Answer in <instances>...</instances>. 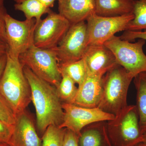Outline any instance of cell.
<instances>
[{
	"label": "cell",
	"instance_id": "cell-1",
	"mask_svg": "<svg viewBox=\"0 0 146 146\" xmlns=\"http://www.w3.org/2000/svg\"><path fill=\"white\" fill-rule=\"evenodd\" d=\"M24 73L31 93V101L36 111V125L44 133L50 125L59 127L63 122L64 112L56 87L36 75L24 66Z\"/></svg>",
	"mask_w": 146,
	"mask_h": 146
},
{
	"label": "cell",
	"instance_id": "cell-2",
	"mask_svg": "<svg viewBox=\"0 0 146 146\" xmlns=\"http://www.w3.org/2000/svg\"><path fill=\"white\" fill-rule=\"evenodd\" d=\"M7 59L0 79V95L15 115L25 111L31 102L30 86L19 58L7 52Z\"/></svg>",
	"mask_w": 146,
	"mask_h": 146
},
{
	"label": "cell",
	"instance_id": "cell-3",
	"mask_svg": "<svg viewBox=\"0 0 146 146\" xmlns=\"http://www.w3.org/2000/svg\"><path fill=\"white\" fill-rule=\"evenodd\" d=\"M133 77L117 64L102 78L101 98L98 108L116 116L127 106L128 91Z\"/></svg>",
	"mask_w": 146,
	"mask_h": 146
},
{
	"label": "cell",
	"instance_id": "cell-4",
	"mask_svg": "<svg viewBox=\"0 0 146 146\" xmlns=\"http://www.w3.org/2000/svg\"><path fill=\"white\" fill-rule=\"evenodd\" d=\"M112 146H136L143 141L136 105H127L113 119L107 122Z\"/></svg>",
	"mask_w": 146,
	"mask_h": 146
},
{
	"label": "cell",
	"instance_id": "cell-5",
	"mask_svg": "<svg viewBox=\"0 0 146 146\" xmlns=\"http://www.w3.org/2000/svg\"><path fill=\"white\" fill-rule=\"evenodd\" d=\"M19 59L40 78L57 88L62 76L56 53L54 49L40 48L33 45L20 55Z\"/></svg>",
	"mask_w": 146,
	"mask_h": 146
},
{
	"label": "cell",
	"instance_id": "cell-6",
	"mask_svg": "<svg viewBox=\"0 0 146 146\" xmlns=\"http://www.w3.org/2000/svg\"><path fill=\"white\" fill-rule=\"evenodd\" d=\"M146 41L138 39L131 43L114 35L104 43L115 56L118 64L133 78L138 74L146 72V55L143 51Z\"/></svg>",
	"mask_w": 146,
	"mask_h": 146
},
{
	"label": "cell",
	"instance_id": "cell-7",
	"mask_svg": "<svg viewBox=\"0 0 146 146\" xmlns=\"http://www.w3.org/2000/svg\"><path fill=\"white\" fill-rule=\"evenodd\" d=\"M7 53L13 57L19 56L34 45L36 20H16L6 13L4 16Z\"/></svg>",
	"mask_w": 146,
	"mask_h": 146
},
{
	"label": "cell",
	"instance_id": "cell-8",
	"mask_svg": "<svg viewBox=\"0 0 146 146\" xmlns=\"http://www.w3.org/2000/svg\"><path fill=\"white\" fill-rule=\"evenodd\" d=\"M133 18V13L116 17L91 14L86 21L88 46L104 44L117 33L125 31L128 24Z\"/></svg>",
	"mask_w": 146,
	"mask_h": 146
},
{
	"label": "cell",
	"instance_id": "cell-9",
	"mask_svg": "<svg viewBox=\"0 0 146 146\" xmlns=\"http://www.w3.org/2000/svg\"><path fill=\"white\" fill-rule=\"evenodd\" d=\"M71 25L65 17L51 11L46 18L36 24L34 33L35 46L45 49L55 48Z\"/></svg>",
	"mask_w": 146,
	"mask_h": 146
},
{
	"label": "cell",
	"instance_id": "cell-10",
	"mask_svg": "<svg viewBox=\"0 0 146 146\" xmlns=\"http://www.w3.org/2000/svg\"><path fill=\"white\" fill-rule=\"evenodd\" d=\"M87 46L86 21L71 25L59 44L54 49L59 65L82 58Z\"/></svg>",
	"mask_w": 146,
	"mask_h": 146
},
{
	"label": "cell",
	"instance_id": "cell-11",
	"mask_svg": "<svg viewBox=\"0 0 146 146\" xmlns=\"http://www.w3.org/2000/svg\"><path fill=\"white\" fill-rule=\"evenodd\" d=\"M64 116L63 122L58 127L67 128L79 136L82 129L93 123L109 121L115 116L102 111L99 108H87L74 104L62 103Z\"/></svg>",
	"mask_w": 146,
	"mask_h": 146
},
{
	"label": "cell",
	"instance_id": "cell-12",
	"mask_svg": "<svg viewBox=\"0 0 146 146\" xmlns=\"http://www.w3.org/2000/svg\"><path fill=\"white\" fill-rule=\"evenodd\" d=\"M82 58L87 73L95 75L103 76L118 64L113 53L104 44L88 45Z\"/></svg>",
	"mask_w": 146,
	"mask_h": 146
},
{
	"label": "cell",
	"instance_id": "cell-13",
	"mask_svg": "<svg viewBox=\"0 0 146 146\" xmlns=\"http://www.w3.org/2000/svg\"><path fill=\"white\" fill-rule=\"evenodd\" d=\"M10 146H42L33 120L26 110L16 115Z\"/></svg>",
	"mask_w": 146,
	"mask_h": 146
},
{
	"label": "cell",
	"instance_id": "cell-14",
	"mask_svg": "<svg viewBox=\"0 0 146 146\" xmlns=\"http://www.w3.org/2000/svg\"><path fill=\"white\" fill-rule=\"evenodd\" d=\"M103 76L87 72L84 81L78 86L74 104L87 108H98L101 98Z\"/></svg>",
	"mask_w": 146,
	"mask_h": 146
},
{
	"label": "cell",
	"instance_id": "cell-15",
	"mask_svg": "<svg viewBox=\"0 0 146 146\" xmlns=\"http://www.w3.org/2000/svg\"><path fill=\"white\" fill-rule=\"evenodd\" d=\"M58 10L71 25L86 21L95 13V0H60Z\"/></svg>",
	"mask_w": 146,
	"mask_h": 146
},
{
	"label": "cell",
	"instance_id": "cell-16",
	"mask_svg": "<svg viewBox=\"0 0 146 146\" xmlns=\"http://www.w3.org/2000/svg\"><path fill=\"white\" fill-rule=\"evenodd\" d=\"M107 121L93 123L84 128L79 137V146H112L108 133Z\"/></svg>",
	"mask_w": 146,
	"mask_h": 146
},
{
	"label": "cell",
	"instance_id": "cell-17",
	"mask_svg": "<svg viewBox=\"0 0 146 146\" xmlns=\"http://www.w3.org/2000/svg\"><path fill=\"white\" fill-rule=\"evenodd\" d=\"M95 13L104 17H116L133 13L132 0H95Z\"/></svg>",
	"mask_w": 146,
	"mask_h": 146
},
{
	"label": "cell",
	"instance_id": "cell-18",
	"mask_svg": "<svg viewBox=\"0 0 146 146\" xmlns=\"http://www.w3.org/2000/svg\"><path fill=\"white\" fill-rule=\"evenodd\" d=\"M134 79L136 90V104L142 134L146 133V72L138 74Z\"/></svg>",
	"mask_w": 146,
	"mask_h": 146
},
{
	"label": "cell",
	"instance_id": "cell-19",
	"mask_svg": "<svg viewBox=\"0 0 146 146\" xmlns=\"http://www.w3.org/2000/svg\"><path fill=\"white\" fill-rule=\"evenodd\" d=\"M14 6L16 10L24 13L26 19H35L36 24L42 20L43 15L48 14L51 11L50 9L43 5L39 0H25L20 3L15 4Z\"/></svg>",
	"mask_w": 146,
	"mask_h": 146
},
{
	"label": "cell",
	"instance_id": "cell-20",
	"mask_svg": "<svg viewBox=\"0 0 146 146\" xmlns=\"http://www.w3.org/2000/svg\"><path fill=\"white\" fill-rule=\"evenodd\" d=\"M59 66L61 74L68 76L78 86L83 82L87 75L86 66L83 58Z\"/></svg>",
	"mask_w": 146,
	"mask_h": 146
},
{
	"label": "cell",
	"instance_id": "cell-21",
	"mask_svg": "<svg viewBox=\"0 0 146 146\" xmlns=\"http://www.w3.org/2000/svg\"><path fill=\"white\" fill-rule=\"evenodd\" d=\"M133 13L134 18L128 24L126 31H141L146 30V0L134 1Z\"/></svg>",
	"mask_w": 146,
	"mask_h": 146
},
{
	"label": "cell",
	"instance_id": "cell-22",
	"mask_svg": "<svg viewBox=\"0 0 146 146\" xmlns=\"http://www.w3.org/2000/svg\"><path fill=\"white\" fill-rule=\"evenodd\" d=\"M62 79L56 88L58 95L62 103L74 104L78 88L72 80L65 75H61Z\"/></svg>",
	"mask_w": 146,
	"mask_h": 146
},
{
	"label": "cell",
	"instance_id": "cell-23",
	"mask_svg": "<svg viewBox=\"0 0 146 146\" xmlns=\"http://www.w3.org/2000/svg\"><path fill=\"white\" fill-rule=\"evenodd\" d=\"M66 128L50 125L43 134L42 146H62Z\"/></svg>",
	"mask_w": 146,
	"mask_h": 146
},
{
	"label": "cell",
	"instance_id": "cell-24",
	"mask_svg": "<svg viewBox=\"0 0 146 146\" xmlns=\"http://www.w3.org/2000/svg\"><path fill=\"white\" fill-rule=\"evenodd\" d=\"M0 120L13 125L16 120V115L8 104L0 95Z\"/></svg>",
	"mask_w": 146,
	"mask_h": 146
},
{
	"label": "cell",
	"instance_id": "cell-25",
	"mask_svg": "<svg viewBox=\"0 0 146 146\" xmlns=\"http://www.w3.org/2000/svg\"><path fill=\"white\" fill-rule=\"evenodd\" d=\"M13 125L0 120V143L8 144L13 133Z\"/></svg>",
	"mask_w": 146,
	"mask_h": 146
},
{
	"label": "cell",
	"instance_id": "cell-26",
	"mask_svg": "<svg viewBox=\"0 0 146 146\" xmlns=\"http://www.w3.org/2000/svg\"><path fill=\"white\" fill-rule=\"evenodd\" d=\"M119 37L123 40L129 42L136 39H143L146 42V29L141 31H126Z\"/></svg>",
	"mask_w": 146,
	"mask_h": 146
},
{
	"label": "cell",
	"instance_id": "cell-27",
	"mask_svg": "<svg viewBox=\"0 0 146 146\" xmlns=\"http://www.w3.org/2000/svg\"><path fill=\"white\" fill-rule=\"evenodd\" d=\"M79 137L74 132L66 128L62 146H79Z\"/></svg>",
	"mask_w": 146,
	"mask_h": 146
},
{
	"label": "cell",
	"instance_id": "cell-28",
	"mask_svg": "<svg viewBox=\"0 0 146 146\" xmlns=\"http://www.w3.org/2000/svg\"><path fill=\"white\" fill-rule=\"evenodd\" d=\"M7 13L6 10H0V41L5 43L7 45L6 36L5 23L4 16Z\"/></svg>",
	"mask_w": 146,
	"mask_h": 146
},
{
	"label": "cell",
	"instance_id": "cell-29",
	"mask_svg": "<svg viewBox=\"0 0 146 146\" xmlns=\"http://www.w3.org/2000/svg\"><path fill=\"white\" fill-rule=\"evenodd\" d=\"M7 59V54L0 57V79L3 73L4 70Z\"/></svg>",
	"mask_w": 146,
	"mask_h": 146
},
{
	"label": "cell",
	"instance_id": "cell-30",
	"mask_svg": "<svg viewBox=\"0 0 146 146\" xmlns=\"http://www.w3.org/2000/svg\"><path fill=\"white\" fill-rule=\"evenodd\" d=\"M39 1L43 4L47 8H50L53 7L56 1H59L60 0H39Z\"/></svg>",
	"mask_w": 146,
	"mask_h": 146
},
{
	"label": "cell",
	"instance_id": "cell-31",
	"mask_svg": "<svg viewBox=\"0 0 146 146\" xmlns=\"http://www.w3.org/2000/svg\"><path fill=\"white\" fill-rule=\"evenodd\" d=\"M7 46L5 43L0 42V57L7 54Z\"/></svg>",
	"mask_w": 146,
	"mask_h": 146
},
{
	"label": "cell",
	"instance_id": "cell-32",
	"mask_svg": "<svg viewBox=\"0 0 146 146\" xmlns=\"http://www.w3.org/2000/svg\"><path fill=\"white\" fill-rule=\"evenodd\" d=\"M141 145L143 146H146V133L143 134V139Z\"/></svg>",
	"mask_w": 146,
	"mask_h": 146
},
{
	"label": "cell",
	"instance_id": "cell-33",
	"mask_svg": "<svg viewBox=\"0 0 146 146\" xmlns=\"http://www.w3.org/2000/svg\"><path fill=\"white\" fill-rule=\"evenodd\" d=\"M4 0H0V10H6L4 5Z\"/></svg>",
	"mask_w": 146,
	"mask_h": 146
},
{
	"label": "cell",
	"instance_id": "cell-34",
	"mask_svg": "<svg viewBox=\"0 0 146 146\" xmlns=\"http://www.w3.org/2000/svg\"><path fill=\"white\" fill-rule=\"evenodd\" d=\"M13 1L16 2V3H20L23 2L25 0H13Z\"/></svg>",
	"mask_w": 146,
	"mask_h": 146
},
{
	"label": "cell",
	"instance_id": "cell-35",
	"mask_svg": "<svg viewBox=\"0 0 146 146\" xmlns=\"http://www.w3.org/2000/svg\"><path fill=\"white\" fill-rule=\"evenodd\" d=\"M0 146H10L8 144L6 143H0Z\"/></svg>",
	"mask_w": 146,
	"mask_h": 146
},
{
	"label": "cell",
	"instance_id": "cell-36",
	"mask_svg": "<svg viewBox=\"0 0 146 146\" xmlns=\"http://www.w3.org/2000/svg\"><path fill=\"white\" fill-rule=\"evenodd\" d=\"M143 146L142 145H141V143L139 144V145H137V146Z\"/></svg>",
	"mask_w": 146,
	"mask_h": 146
},
{
	"label": "cell",
	"instance_id": "cell-37",
	"mask_svg": "<svg viewBox=\"0 0 146 146\" xmlns=\"http://www.w3.org/2000/svg\"><path fill=\"white\" fill-rule=\"evenodd\" d=\"M132 1H137V0H132Z\"/></svg>",
	"mask_w": 146,
	"mask_h": 146
},
{
	"label": "cell",
	"instance_id": "cell-38",
	"mask_svg": "<svg viewBox=\"0 0 146 146\" xmlns=\"http://www.w3.org/2000/svg\"><path fill=\"white\" fill-rule=\"evenodd\" d=\"M0 42H1V41H0Z\"/></svg>",
	"mask_w": 146,
	"mask_h": 146
}]
</instances>
